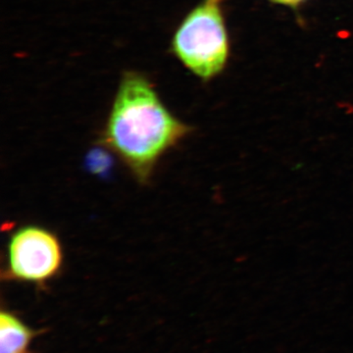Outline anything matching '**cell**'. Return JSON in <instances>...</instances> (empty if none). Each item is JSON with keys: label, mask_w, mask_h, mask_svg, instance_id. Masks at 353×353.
<instances>
[{"label": "cell", "mask_w": 353, "mask_h": 353, "mask_svg": "<svg viewBox=\"0 0 353 353\" xmlns=\"http://www.w3.org/2000/svg\"><path fill=\"white\" fill-rule=\"evenodd\" d=\"M190 132V127L165 106L153 83L129 71L121 78L101 143L145 185L165 153Z\"/></svg>", "instance_id": "6da1fadb"}, {"label": "cell", "mask_w": 353, "mask_h": 353, "mask_svg": "<svg viewBox=\"0 0 353 353\" xmlns=\"http://www.w3.org/2000/svg\"><path fill=\"white\" fill-rule=\"evenodd\" d=\"M222 2L203 0L183 18L172 39L176 59L202 80L217 76L229 54Z\"/></svg>", "instance_id": "7a4b0ae2"}, {"label": "cell", "mask_w": 353, "mask_h": 353, "mask_svg": "<svg viewBox=\"0 0 353 353\" xmlns=\"http://www.w3.org/2000/svg\"><path fill=\"white\" fill-rule=\"evenodd\" d=\"M63 261V248L57 234L46 228L27 225L9 236L2 277L43 285L57 277Z\"/></svg>", "instance_id": "3957f363"}, {"label": "cell", "mask_w": 353, "mask_h": 353, "mask_svg": "<svg viewBox=\"0 0 353 353\" xmlns=\"http://www.w3.org/2000/svg\"><path fill=\"white\" fill-rule=\"evenodd\" d=\"M32 338V332L17 317L8 312L0 315V353H22Z\"/></svg>", "instance_id": "277c9868"}, {"label": "cell", "mask_w": 353, "mask_h": 353, "mask_svg": "<svg viewBox=\"0 0 353 353\" xmlns=\"http://www.w3.org/2000/svg\"><path fill=\"white\" fill-rule=\"evenodd\" d=\"M109 159L108 157H104L102 152H94L92 155L88 157V166L92 171H102L108 168Z\"/></svg>", "instance_id": "5b68a950"}, {"label": "cell", "mask_w": 353, "mask_h": 353, "mask_svg": "<svg viewBox=\"0 0 353 353\" xmlns=\"http://www.w3.org/2000/svg\"><path fill=\"white\" fill-rule=\"evenodd\" d=\"M299 1H301V0H285V4H296Z\"/></svg>", "instance_id": "8992f818"}, {"label": "cell", "mask_w": 353, "mask_h": 353, "mask_svg": "<svg viewBox=\"0 0 353 353\" xmlns=\"http://www.w3.org/2000/svg\"><path fill=\"white\" fill-rule=\"evenodd\" d=\"M275 1L282 2V3H285V0H275Z\"/></svg>", "instance_id": "52a82bcc"}]
</instances>
